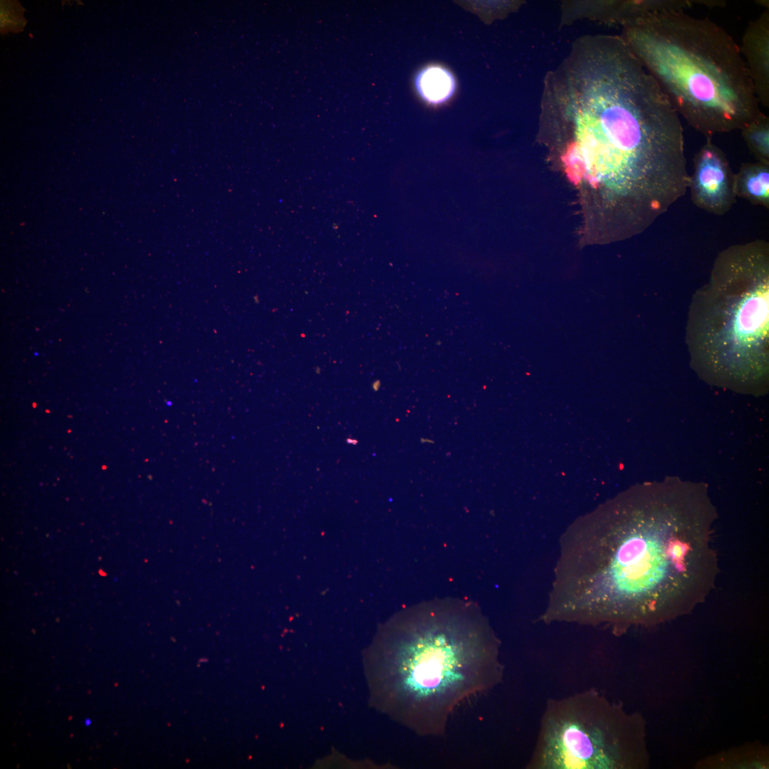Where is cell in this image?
<instances>
[{
	"instance_id": "cell-1",
	"label": "cell",
	"mask_w": 769,
	"mask_h": 769,
	"mask_svg": "<svg viewBox=\"0 0 769 769\" xmlns=\"http://www.w3.org/2000/svg\"><path fill=\"white\" fill-rule=\"evenodd\" d=\"M538 140L582 211H648L688 177L681 117L621 36L576 39L548 72Z\"/></svg>"
},
{
	"instance_id": "cell-2",
	"label": "cell",
	"mask_w": 769,
	"mask_h": 769,
	"mask_svg": "<svg viewBox=\"0 0 769 769\" xmlns=\"http://www.w3.org/2000/svg\"><path fill=\"white\" fill-rule=\"evenodd\" d=\"M595 533L569 535L557 580L572 622L616 631L686 614L714 587L716 511L703 483H651Z\"/></svg>"
},
{
	"instance_id": "cell-3",
	"label": "cell",
	"mask_w": 769,
	"mask_h": 769,
	"mask_svg": "<svg viewBox=\"0 0 769 769\" xmlns=\"http://www.w3.org/2000/svg\"><path fill=\"white\" fill-rule=\"evenodd\" d=\"M622 27L620 36L679 117L706 138L764 114L740 46L716 23L669 10Z\"/></svg>"
},
{
	"instance_id": "cell-4",
	"label": "cell",
	"mask_w": 769,
	"mask_h": 769,
	"mask_svg": "<svg viewBox=\"0 0 769 769\" xmlns=\"http://www.w3.org/2000/svg\"><path fill=\"white\" fill-rule=\"evenodd\" d=\"M690 364L707 383L762 396L769 386V244L731 245L694 294L686 329Z\"/></svg>"
},
{
	"instance_id": "cell-5",
	"label": "cell",
	"mask_w": 769,
	"mask_h": 769,
	"mask_svg": "<svg viewBox=\"0 0 769 769\" xmlns=\"http://www.w3.org/2000/svg\"><path fill=\"white\" fill-rule=\"evenodd\" d=\"M414 612L401 630L393 670L399 696L422 728L496 684L502 669L496 639L472 611L431 607Z\"/></svg>"
},
{
	"instance_id": "cell-6",
	"label": "cell",
	"mask_w": 769,
	"mask_h": 769,
	"mask_svg": "<svg viewBox=\"0 0 769 769\" xmlns=\"http://www.w3.org/2000/svg\"><path fill=\"white\" fill-rule=\"evenodd\" d=\"M648 761L642 716L590 689L548 702L528 766L640 769Z\"/></svg>"
},
{
	"instance_id": "cell-7",
	"label": "cell",
	"mask_w": 769,
	"mask_h": 769,
	"mask_svg": "<svg viewBox=\"0 0 769 769\" xmlns=\"http://www.w3.org/2000/svg\"><path fill=\"white\" fill-rule=\"evenodd\" d=\"M734 173L722 151L711 138L694 157L689 187L693 203L708 213L722 216L736 203Z\"/></svg>"
},
{
	"instance_id": "cell-8",
	"label": "cell",
	"mask_w": 769,
	"mask_h": 769,
	"mask_svg": "<svg viewBox=\"0 0 769 769\" xmlns=\"http://www.w3.org/2000/svg\"><path fill=\"white\" fill-rule=\"evenodd\" d=\"M760 105L769 107V9L749 22L740 47Z\"/></svg>"
},
{
	"instance_id": "cell-9",
	"label": "cell",
	"mask_w": 769,
	"mask_h": 769,
	"mask_svg": "<svg viewBox=\"0 0 769 769\" xmlns=\"http://www.w3.org/2000/svg\"><path fill=\"white\" fill-rule=\"evenodd\" d=\"M734 192L751 204L769 208V164L744 162L734 174Z\"/></svg>"
},
{
	"instance_id": "cell-10",
	"label": "cell",
	"mask_w": 769,
	"mask_h": 769,
	"mask_svg": "<svg viewBox=\"0 0 769 769\" xmlns=\"http://www.w3.org/2000/svg\"><path fill=\"white\" fill-rule=\"evenodd\" d=\"M415 85L420 96L431 104H440L451 98L455 90V81L446 68L431 66L417 75Z\"/></svg>"
},
{
	"instance_id": "cell-11",
	"label": "cell",
	"mask_w": 769,
	"mask_h": 769,
	"mask_svg": "<svg viewBox=\"0 0 769 769\" xmlns=\"http://www.w3.org/2000/svg\"><path fill=\"white\" fill-rule=\"evenodd\" d=\"M742 137L756 161L769 164V117L763 114L741 130Z\"/></svg>"
},
{
	"instance_id": "cell-12",
	"label": "cell",
	"mask_w": 769,
	"mask_h": 769,
	"mask_svg": "<svg viewBox=\"0 0 769 769\" xmlns=\"http://www.w3.org/2000/svg\"><path fill=\"white\" fill-rule=\"evenodd\" d=\"M85 724H86V726H89V725L90 724V720H89V719H87V720L85 721Z\"/></svg>"
}]
</instances>
